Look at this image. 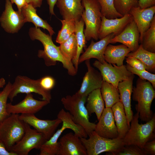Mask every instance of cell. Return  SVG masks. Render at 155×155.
Returning a JSON list of instances; mask_svg holds the SVG:
<instances>
[{
	"label": "cell",
	"instance_id": "6da1fadb",
	"mask_svg": "<svg viewBox=\"0 0 155 155\" xmlns=\"http://www.w3.org/2000/svg\"><path fill=\"white\" fill-rule=\"evenodd\" d=\"M29 35L32 40H38L42 44L44 50H39L38 56L44 59L46 66L54 65L57 61H59L67 70L69 75L74 76L76 74L78 71L72 62L68 61L62 55L59 46L53 43L52 36L42 32L39 28L35 27L30 28Z\"/></svg>",
	"mask_w": 155,
	"mask_h": 155
},
{
	"label": "cell",
	"instance_id": "7a4b0ae2",
	"mask_svg": "<svg viewBox=\"0 0 155 155\" xmlns=\"http://www.w3.org/2000/svg\"><path fill=\"white\" fill-rule=\"evenodd\" d=\"M57 118L62 120V127L42 145L39 149V155H57L59 147L58 140L63 132L66 129L72 130L74 134L80 138H87L88 136L84 129L74 122L68 112L62 109L58 113Z\"/></svg>",
	"mask_w": 155,
	"mask_h": 155
},
{
	"label": "cell",
	"instance_id": "3957f363",
	"mask_svg": "<svg viewBox=\"0 0 155 155\" xmlns=\"http://www.w3.org/2000/svg\"><path fill=\"white\" fill-rule=\"evenodd\" d=\"M139 119L137 112L133 115L129 128L122 140L124 146L135 145L143 149L146 142L155 139V113L144 124L139 123Z\"/></svg>",
	"mask_w": 155,
	"mask_h": 155
},
{
	"label": "cell",
	"instance_id": "277c9868",
	"mask_svg": "<svg viewBox=\"0 0 155 155\" xmlns=\"http://www.w3.org/2000/svg\"><path fill=\"white\" fill-rule=\"evenodd\" d=\"M132 93L133 100L137 102L135 108L139 113V118L146 122L148 121L153 115L151 107L155 98V89L149 81L139 78Z\"/></svg>",
	"mask_w": 155,
	"mask_h": 155
},
{
	"label": "cell",
	"instance_id": "5b68a950",
	"mask_svg": "<svg viewBox=\"0 0 155 155\" xmlns=\"http://www.w3.org/2000/svg\"><path fill=\"white\" fill-rule=\"evenodd\" d=\"M87 98L75 93L62 98L61 101L74 122L82 127L89 136L94 131L96 124L89 121V115L85 106Z\"/></svg>",
	"mask_w": 155,
	"mask_h": 155
},
{
	"label": "cell",
	"instance_id": "8992f818",
	"mask_svg": "<svg viewBox=\"0 0 155 155\" xmlns=\"http://www.w3.org/2000/svg\"><path fill=\"white\" fill-rule=\"evenodd\" d=\"M84 9L81 16L85 28L84 32L87 41L98 39V34L102 16L97 0H82Z\"/></svg>",
	"mask_w": 155,
	"mask_h": 155
},
{
	"label": "cell",
	"instance_id": "52a82bcc",
	"mask_svg": "<svg viewBox=\"0 0 155 155\" xmlns=\"http://www.w3.org/2000/svg\"><path fill=\"white\" fill-rule=\"evenodd\" d=\"M19 116V114H11L0 124V140L10 151L25 133V123Z\"/></svg>",
	"mask_w": 155,
	"mask_h": 155
},
{
	"label": "cell",
	"instance_id": "ba28073f",
	"mask_svg": "<svg viewBox=\"0 0 155 155\" xmlns=\"http://www.w3.org/2000/svg\"><path fill=\"white\" fill-rule=\"evenodd\" d=\"M89 137L88 139L80 138L86 149L87 155H98L104 152H116L124 146L122 139L104 138L99 135L94 131Z\"/></svg>",
	"mask_w": 155,
	"mask_h": 155
},
{
	"label": "cell",
	"instance_id": "9c48e42d",
	"mask_svg": "<svg viewBox=\"0 0 155 155\" xmlns=\"http://www.w3.org/2000/svg\"><path fill=\"white\" fill-rule=\"evenodd\" d=\"M34 92L41 95L42 100L47 101L49 103L51 99L50 91L43 89L39 84L38 80L32 79L26 76L18 75L12 84L11 90L8 98L11 102L13 98L20 93L28 94Z\"/></svg>",
	"mask_w": 155,
	"mask_h": 155
},
{
	"label": "cell",
	"instance_id": "30bf717a",
	"mask_svg": "<svg viewBox=\"0 0 155 155\" xmlns=\"http://www.w3.org/2000/svg\"><path fill=\"white\" fill-rule=\"evenodd\" d=\"M25 123V133L20 141L14 145L10 151L17 155H27L34 149L39 150L47 140L44 135Z\"/></svg>",
	"mask_w": 155,
	"mask_h": 155
},
{
	"label": "cell",
	"instance_id": "8fae6325",
	"mask_svg": "<svg viewBox=\"0 0 155 155\" xmlns=\"http://www.w3.org/2000/svg\"><path fill=\"white\" fill-rule=\"evenodd\" d=\"M93 64L100 71L103 81L112 84L117 88L119 82L128 79L134 75L123 65L118 66L106 61L102 63L98 60L95 61Z\"/></svg>",
	"mask_w": 155,
	"mask_h": 155
},
{
	"label": "cell",
	"instance_id": "7c38bea8",
	"mask_svg": "<svg viewBox=\"0 0 155 155\" xmlns=\"http://www.w3.org/2000/svg\"><path fill=\"white\" fill-rule=\"evenodd\" d=\"M0 22L5 31L10 33L17 32L26 22L22 12L15 11L9 0H5V9Z\"/></svg>",
	"mask_w": 155,
	"mask_h": 155
},
{
	"label": "cell",
	"instance_id": "4fadbf2b",
	"mask_svg": "<svg viewBox=\"0 0 155 155\" xmlns=\"http://www.w3.org/2000/svg\"><path fill=\"white\" fill-rule=\"evenodd\" d=\"M24 122L32 127L38 132L43 134L48 140L55 133L62 120L57 118L53 120H42L37 118L34 114H21L19 116Z\"/></svg>",
	"mask_w": 155,
	"mask_h": 155
},
{
	"label": "cell",
	"instance_id": "5bb4252c",
	"mask_svg": "<svg viewBox=\"0 0 155 155\" xmlns=\"http://www.w3.org/2000/svg\"><path fill=\"white\" fill-rule=\"evenodd\" d=\"M49 103L47 101L34 98L31 93L26 94L24 99L18 103L13 105L7 103V110L9 114H34Z\"/></svg>",
	"mask_w": 155,
	"mask_h": 155
},
{
	"label": "cell",
	"instance_id": "9a60e30c",
	"mask_svg": "<svg viewBox=\"0 0 155 155\" xmlns=\"http://www.w3.org/2000/svg\"><path fill=\"white\" fill-rule=\"evenodd\" d=\"M133 20L132 16L129 13L121 18L111 19L102 16L98 32V39L100 40L111 34H113L115 36L118 35Z\"/></svg>",
	"mask_w": 155,
	"mask_h": 155
},
{
	"label": "cell",
	"instance_id": "2e32d148",
	"mask_svg": "<svg viewBox=\"0 0 155 155\" xmlns=\"http://www.w3.org/2000/svg\"><path fill=\"white\" fill-rule=\"evenodd\" d=\"M85 61L88 71L83 77L80 89L76 93L80 96L87 97L94 90L100 88L103 80L100 72L91 65L90 59Z\"/></svg>",
	"mask_w": 155,
	"mask_h": 155
},
{
	"label": "cell",
	"instance_id": "e0dca14e",
	"mask_svg": "<svg viewBox=\"0 0 155 155\" xmlns=\"http://www.w3.org/2000/svg\"><path fill=\"white\" fill-rule=\"evenodd\" d=\"M98 121L94 131L98 135L108 139L118 137L117 128L111 108H105Z\"/></svg>",
	"mask_w": 155,
	"mask_h": 155
},
{
	"label": "cell",
	"instance_id": "ac0fdd59",
	"mask_svg": "<svg viewBox=\"0 0 155 155\" xmlns=\"http://www.w3.org/2000/svg\"><path fill=\"white\" fill-rule=\"evenodd\" d=\"M59 142L57 155H87L86 149L80 138L72 132L63 135Z\"/></svg>",
	"mask_w": 155,
	"mask_h": 155
},
{
	"label": "cell",
	"instance_id": "d6986e66",
	"mask_svg": "<svg viewBox=\"0 0 155 155\" xmlns=\"http://www.w3.org/2000/svg\"><path fill=\"white\" fill-rule=\"evenodd\" d=\"M140 33L133 20L129 22L119 34L110 40V43L120 42L130 49L131 52L136 51L139 45Z\"/></svg>",
	"mask_w": 155,
	"mask_h": 155
},
{
	"label": "cell",
	"instance_id": "ffe728a7",
	"mask_svg": "<svg viewBox=\"0 0 155 155\" xmlns=\"http://www.w3.org/2000/svg\"><path fill=\"white\" fill-rule=\"evenodd\" d=\"M129 13L132 16L139 32L140 43L155 16V6L144 9L141 8L138 6L132 8Z\"/></svg>",
	"mask_w": 155,
	"mask_h": 155
},
{
	"label": "cell",
	"instance_id": "44dd1931",
	"mask_svg": "<svg viewBox=\"0 0 155 155\" xmlns=\"http://www.w3.org/2000/svg\"><path fill=\"white\" fill-rule=\"evenodd\" d=\"M114 36L113 34H111L96 42L92 40L89 46L80 56L78 64L92 58L96 59L102 63L105 61L104 54L105 49L110 43V40Z\"/></svg>",
	"mask_w": 155,
	"mask_h": 155
},
{
	"label": "cell",
	"instance_id": "7402d4cb",
	"mask_svg": "<svg viewBox=\"0 0 155 155\" xmlns=\"http://www.w3.org/2000/svg\"><path fill=\"white\" fill-rule=\"evenodd\" d=\"M82 0H57L56 4L63 19L79 20L84 8Z\"/></svg>",
	"mask_w": 155,
	"mask_h": 155
},
{
	"label": "cell",
	"instance_id": "603a6c76",
	"mask_svg": "<svg viewBox=\"0 0 155 155\" xmlns=\"http://www.w3.org/2000/svg\"><path fill=\"white\" fill-rule=\"evenodd\" d=\"M134 77V74L128 79L119 82L118 86L120 102L123 105L128 123L129 126L133 116L131 107V97Z\"/></svg>",
	"mask_w": 155,
	"mask_h": 155
},
{
	"label": "cell",
	"instance_id": "cb8c5ba5",
	"mask_svg": "<svg viewBox=\"0 0 155 155\" xmlns=\"http://www.w3.org/2000/svg\"><path fill=\"white\" fill-rule=\"evenodd\" d=\"M131 50L123 44L113 45L108 44L105 50L104 57L107 63L116 64L118 66L123 65V62Z\"/></svg>",
	"mask_w": 155,
	"mask_h": 155
},
{
	"label": "cell",
	"instance_id": "d4e9b609",
	"mask_svg": "<svg viewBox=\"0 0 155 155\" xmlns=\"http://www.w3.org/2000/svg\"><path fill=\"white\" fill-rule=\"evenodd\" d=\"M86 106L89 115L93 113L99 119L104 108V102L102 97L100 88L94 90L87 97Z\"/></svg>",
	"mask_w": 155,
	"mask_h": 155
},
{
	"label": "cell",
	"instance_id": "484cf974",
	"mask_svg": "<svg viewBox=\"0 0 155 155\" xmlns=\"http://www.w3.org/2000/svg\"><path fill=\"white\" fill-rule=\"evenodd\" d=\"M36 11V8L29 4L24 6L21 10L26 22H32L36 28L41 27L46 30L52 36L55 33L53 28L46 20L42 19L37 14Z\"/></svg>",
	"mask_w": 155,
	"mask_h": 155
},
{
	"label": "cell",
	"instance_id": "4316f807",
	"mask_svg": "<svg viewBox=\"0 0 155 155\" xmlns=\"http://www.w3.org/2000/svg\"><path fill=\"white\" fill-rule=\"evenodd\" d=\"M111 108L117 128L118 137L122 139L130 127L128 123L123 105L119 101L114 104Z\"/></svg>",
	"mask_w": 155,
	"mask_h": 155
},
{
	"label": "cell",
	"instance_id": "83f0119b",
	"mask_svg": "<svg viewBox=\"0 0 155 155\" xmlns=\"http://www.w3.org/2000/svg\"><path fill=\"white\" fill-rule=\"evenodd\" d=\"M131 57L138 59L145 65L146 70L151 72L155 71V53H152L144 49L141 44L134 52L128 54L126 57Z\"/></svg>",
	"mask_w": 155,
	"mask_h": 155
},
{
	"label": "cell",
	"instance_id": "f1b7e54d",
	"mask_svg": "<svg viewBox=\"0 0 155 155\" xmlns=\"http://www.w3.org/2000/svg\"><path fill=\"white\" fill-rule=\"evenodd\" d=\"M100 90L106 108H111L115 103L120 101L118 90L112 84L103 81Z\"/></svg>",
	"mask_w": 155,
	"mask_h": 155
},
{
	"label": "cell",
	"instance_id": "f546056e",
	"mask_svg": "<svg viewBox=\"0 0 155 155\" xmlns=\"http://www.w3.org/2000/svg\"><path fill=\"white\" fill-rule=\"evenodd\" d=\"M84 21L82 18L79 20L75 21V34L76 38L77 49L76 56L72 62L77 71L79 58L83 52V49L86 47L87 42L84 32Z\"/></svg>",
	"mask_w": 155,
	"mask_h": 155
},
{
	"label": "cell",
	"instance_id": "4dcf8cb0",
	"mask_svg": "<svg viewBox=\"0 0 155 155\" xmlns=\"http://www.w3.org/2000/svg\"><path fill=\"white\" fill-rule=\"evenodd\" d=\"M59 47L63 56L68 61L72 62L76 56L77 49L75 34H73L67 40L60 44Z\"/></svg>",
	"mask_w": 155,
	"mask_h": 155
},
{
	"label": "cell",
	"instance_id": "1f68e13d",
	"mask_svg": "<svg viewBox=\"0 0 155 155\" xmlns=\"http://www.w3.org/2000/svg\"><path fill=\"white\" fill-rule=\"evenodd\" d=\"M140 43L145 50L155 53V16L150 27L144 33Z\"/></svg>",
	"mask_w": 155,
	"mask_h": 155
},
{
	"label": "cell",
	"instance_id": "d6a6232c",
	"mask_svg": "<svg viewBox=\"0 0 155 155\" xmlns=\"http://www.w3.org/2000/svg\"><path fill=\"white\" fill-rule=\"evenodd\" d=\"M62 24L61 29L58 32L56 41L60 44L67 40L75 30V21L72 20H60Z\"/></svg>",
	"mask_w": 155,
	"mask_h": 155
},
{
	"label": "cell",
	"instance_id": "836d02e7",
	"mask_svg": "<svg viewBox=\"0 0 155 155\" xmlns=\"http://www.w3.org/2000/svg\"><path fill=\"white\" fill-rule=\"evenodd\" d=\"M101 8L102 16L108 19L120 18L123 16L115 9L114 0H97Z\"/></svg>",
	"mask_w": 155,
	"mask_h": 155
},
{
	"label": "cell",
	"instance_id": "e575fe53",
	"mask_svg": "<svg viewBox=\"0 0 155 155\" xmlns=\"http://www.w3.org/2000/svg\"><path fill=\"white\" fill-rule=\"evenodd\" d=\"M12 87V84L9 82L2 91L0 92V124L10 115L7 111V104Z\"/></svg>",
	"mask_w": 155,
	"mask_h": 155
},
{
	"label": "cell",
	"instance_id": "d590c367",
	"mask_svg": "<svg viewBox=\"0 0 155 155\" xmlns=\"http://www.w3.org/2000/svg\"><path fill=\"white\" fill-rule=\"evenodd\" d=\"M114 5L116 11L123 16L132 8L138 6V0H114Z\"/></svg>",
	"mask_w": 155,
	"mask_h": 155
},
{
	"label": "cell",
	"instance_id": "8d00e7d4",
	"mask_svg": "<svg viewBox=\"0 0 155 155\" xmlns=\"http://www.w3.org/2000/svg\"><path fill=\"white\" fill-rule=\"evenodd\" d=\"M106 154L109 155H147L143 149L132 145L124 146L116 152Z\"/></svg>",
	"mask_w": 155,
	"mask_h": 155
},
{
	"label": "cell",
	"instance_id": "74e56055",
	"mask_svg": "<svg viewBox=\"0 0 155 155\" xmlns=\"http://www.w3.org/2000/svg\"><path fill=\"white\" fill-rule=\"evenodd\" d=\"M127 69L133 74L138 76L142 79L146 80L151 83L155 88V74L152 73L146 70H140L133 68L127 64L126 65Z\"/></svg>",
	"mask_w": 155,
	"mask_h": 155
},
{
	"label": "cell",
	"instance_id": "f35d334b",
	"mask_svg": "<svg viewBox=\"0 0 155 155\" xmlns=\"http://www.w3.org/2000/svg\"><path fill=\"white\" fill-rule=\"evenodd\" d=\"M38 80L40 86L46 90L50 91L55 86V80L51 76H46Z\"/></svg>",
	"mask_w": 155,
	"mask_h": 155
},
{
	"label": "cell",
	"instance_id": "ab89813d",
	"mask_svg": "<svg viewBox=\"0 0 155 155\" xmlns=\"http://www.w3.org/2000/svg\"><path fill=\"white\" fill-rule=\"evenodd\" d=\"M127 64L132 68L140 70H146L144 64L139 59L133 57H127L126 58Z\"/></svg>",
	"mask_w": 155,
	"mask_h": 155
},
{
	"label": "cell",
	"instance_id": "60d3db41",
	"mask_svg": "<svg viewBox=\"0 0 155 155\" xmlns=\"http://www.w3.org/2000/svg\"><path fill=\"white\" fill-rule=\"evenodd\" d=\"M143 149L147 155H155V139L146 142L144 145Z\"/></svg>",
	"mask_w": 155,
	"mask_h": 155
},
{
	"label": "cell",
	"instance_id": "b9f144b4",
	"mask_svg": "<svg viewBox=\"0 0 155 155\" xmlns=\"http://www.w3.org/2000/svg\"><path fill=\"white\" fill-rule=\"evenodd\" d=\"M155 0H138V6L144 9L155 5Z\"/></svg>",
	"mask_w": 155,
	"mask_h": 155
},
{
	"label": "cell",
	"instance_id": "7bdbcfd3",
	"mask_svg": "<svg viewBox=\"0 0 155 155\" xmlns=\"http://www.w3.org/2000/svg\"><path fill=\"white\" fill-rule=\"evenodd\" d=\"M0 155H17L13 152L8 150L3 143L0 140Z\"/></svg>",
	"mask_w": 155,
	"mask_h": 155
},
{
	"label": "cell",
	"instance_id": "ee69618b",
	"mask_svg": "<svg viewBox=\"0 0 155 155\" xmlns=\"http://www.w3.org/2000/svg\"><path fill=\"white\" fill-rule=\"evenodd\" d=\"M12 4L14 3L16 5L18 11L21 12L23 7L28 3L26 0H9Z\"/></svg>",
	"mask_w": 155,
	"mask_h": 155
},
{
	"label": "cell",
	"instance_id": "f6af8a7d",
	"mask_svg": "<svg viewBox=\"0 0 155 155\" xmlns=\"http://www.w3.org/2000/svg\"><path fill=\"white\" fill-rule=\"evenodd\" d=\"M49 5V12L51 15H55L54 9L57 0H46Z\"/></svg>",
	"mask_w": 155,
	"mask_h": 155
},
{
	"label": "cell",
	"instance_id": "bcb514c9",
	"mask_svg": "<svg viewBox=\"0 0 155 155\" xmlns=\"http://www.w3.org/2000/svg\"><path fill=\"white\" fill-rule=\"evenodd\" d=\"M28 4L32 5L34 8L40 7L42 3L43 0H26Z\"/></svg>",
	"mask_w": 155,
	"mask_h": 155
},
{
	"label": "cell",
	"instance_id": "7dc6e473",
	"mask_svg": "<svg viewBox=\"0 0 155 155\" xmlns=\"http://www.w3.org/2000/svg\"><path fill=\"white\" fill-rule=\"evenodd\" d=\"M5 84V81L3 78L0 79V88H3Z\"/></svg>",
	"mask_w": 155,
	"mask_h": 155
}]
</instances>
